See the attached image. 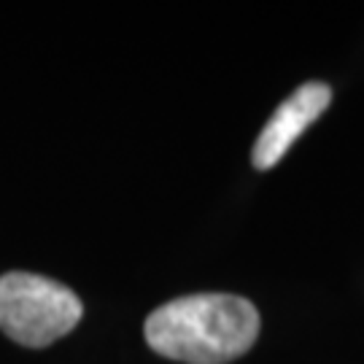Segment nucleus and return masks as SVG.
<instances>
[{
  "mask_svg": "<svg viewBox=\"0 0 364 364\" xmlns=\"http://www.w3.org/2000/svg\"><path fill=\"white\" fill-rule=\"evenodd\" d=\"M146 343L159 356L186 364H227L259 335V313L237 294H189L146 318Z\"/></svg>",
  "mask_w": 364,
  "mask_h": 364,
  "instance_id": "obj_1",
  "label": "nucleus"
},
{
  "mask_svg": "<svg viewBox=\"0 0 364 364\" xmlns=\"http://www.w3.org/2000/svg\"><path fill=\"white\" fill-rule=\"evenodd\" d=\"M81 299L52 278L0 275V329L19 346L43 348L81 321Z\"/></svg>",
  "mask_w": 364,
  "mask_h": 364,
  "instance_id": "obj_2",
  "label": "nucleus"
},
{
  "mask_svg": "<svg viewBox=\"0 0 364 364\" xmlns=\"http://www.w3.org/2000/svg\"><path fill=\"white\" fill-rule=\"evenodd\" d=\"M329 100H332V90L321 81H308L291 92L259 132L251 154L254 165L259 170H270L273 165H278L291 144L329 108Z\"/></svg>",
  "mask_w": 364,
  "mask_h": 364,
  "instance_id": "obj_3",
  "label": "nucleus"
}]
</instances>
